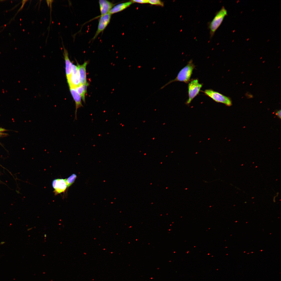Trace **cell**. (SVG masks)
I'll use <instances>...</instances> for the list:
<instances>
[{
  "label": "cell",
  "mask_w": 281,
  "mask_h": 281,
  "mask_svg": "<svg viewBox=\"0 0 281 281\" xmlns=\"http://www.w3.org/2000/svg\"><path fill=\"white\" fill-rule=\"evenodd\" d=\"M195 66L192 60L188 62L187 65L182 68L179 72L175 79L171 80L160 88L162 89L172 82L176 81H180L188 84L190 81L191 76L193 70Z\"/></svg>",
  "instance_id": "cell-1"
},
{
  "label": "cell",
  "mask_w": 281,
  "mask_h": 281,
  "mask_svg": "<svg viewBox=\"0 0 281 281\" xmlns=\"http://www.w3.org/2000/svg\"><path fill=\"white\" fill-rule=\"evenodd\" d=\"M227 11L224 7L216 13L209 24L210 37H213L215 31L222 23L225 17L227 15Z\"/></svg>",
  "instance_id": "cell-2"
},
{
  "label": "cell",
  "mask_w": 281,
  "mask_h": 281,
  "mask_svg": "<svg viewBox=\"0 0 281 281\" xmlns=\"http://www.w3.org/2000/svg\"><path fill=\"white\" fill-rule=\"evenodd\" d=\"M203 84L199 82L198 79H192L188 83V99L186 104L189 105L193 99L199 93Z\"/></svg>",
  "instance_id": "cell-3"
},
{
  "label": "cell",
  "mask_w": 281,
  "mask_h": 281,
  "mask_svg": "<svg viewBox=\"0 0 281 281\" xmlns=\"http://www.w3.org/2000/svg\"><path fill=\"white\" fill-rule=\"evenodd\" d=\"M202 92L216 102L223 104L228 106L232 105V101L229 98L218 92L211 89H206Z\"/></svg>",
  "instance_id": "cell-4"
},
{
  "label": "cell",
  "mask_w": 281,
  "mask_h": 281,
  "mask_svg": "<svg viewBox=\"0 0 281 281\" xmlns=\"http://www.w3.org/2000/svg\"><path fill=\"white\" fill-rule=\"evenodd\" d=\"M69 87L75 88L80 84L77 66L72 64L71 73L67 78Z\"/></svg>",
  "instance_id": "cell-5"
},
{
  "label": "cell",
  "mask_w": 281,
  "mask_h": 281,
  "mask_svg": "<svg viewBox=\"0 0 281 281\" xmlns=\"http://www.w3.org/2000/svg\"><path fill=\"white\" fill-rule=\"evenodd\" d=\"M111 15L109 13L100 16L98 28L92 40H94L98 35L103 31L110 22Z\"/></svg>",
  "instance_id": "cell-6"
},
{
  "label": "cell",
  "mask_w": 281,
  "mask_h": 281,
  "mask_svg": "<svg viewBox=\"0 0 281 281\" xmlns=\"http://www.w3.org/2000/svg\"><path fill=\"white\" fill-rule=\"evenodd\" d=\"M52 185L55 195L65 192L67 188L65 179H54L52 181Z\"/></svg>",
  "instance_id": "cell-7"
},
{
  "label": "cell",
  "mask_w": 281,
  "mask_h": 281,
  "mask_svg": "<svg viewBox=\"0 0 281 281\" xmlns=\"http://www.w3.org/2000/svg\"><path fill=\"white\" fill-rule=\"evenodd\" d=\"M88 63V61H86L82 65H80L77 63L78 74L80 84H88L86 79V67Z\"/></svg>",
  "instance_id": "cell-8"
},
{
  "label": "cell",
  "mask_w": 281,
  "mask_h": 281,
  "mask_svg": "<svg viewBox=\"0 0 281 281\" xmlns=\"http://www.w3.org/2000/svg\"><path fill=\"white\" fill-rule=\"evenodd\" d=\"M99 3L101 14L100 16L109 13L115 5L111 2L106 0H100Z\"/></svg>",
  "instance_id": "cell-9"
},
{
  "label": "cell",
  "mask_w": 281,
  "mask_h": 281,
  "mask_svg": "<svg viewBox=\"0 0 281 281\" xmlns=\"http://www.w3.org/2000/svg\"><path fill=\"white\" fill-rule=\"evenodd\" d=\"M69 88L71 94L75 103V119H76L77 110L78 108L83 106L81 102V98L74 88L71 87Z\"/></svg>",
  "instance_id": "cell-10"
},
{
  "label": "cell",
  "mask_w": 281,
  "mask_h": 281,
  "mask_svg": "<svg viewBox=\"0 0 281 281\" xmlns=\"http://www.w3.org/2000/svg\"><path fill=\"white\" fill-rule=\"evenodd\" d=\"M63 55L65 60V72L66 78L68 77L71 73L72 63L69 57L67 50H66L63 43Z\"/></svg>",
  "instance_id": "cell-11"
},
{
  "label": "cell",
  "mask_w": 281,
  "mask_h": 281,
  "mask_svg": "<svg viewBox=\"0 0 281 281\" xmlns=\"http://www.w3.org/2000/svg\"><path fill=\"white\" fill-rule=\"evenodd\" d=\"M133 3L130 1L117 4L113 7L109 13L112 15L121 11L129 7Z\"/></svg>",
  "instance_id": "cell-12"
},
{
  "label": "cell",
  "mask_w": 281,
  "mask_h": 281,
  "mask_svg": "<svg viewBox=\"0 0 281 281\" xmlns=\"http://www.w3.org/2000/svg\"><path fill=\"white\" fill-rule=\"evenodd\" d=\"M88 85V84H80L78 86L74 88L77 93L81 97L84 103L85 101V94L87 92V86Z\"/></svg>",
  "instance_id": "cell-13"
},
{
  "label": "cell",
  "mask_w": 281,
  "mask_h": 281,
  "mask_svg": "<svg viewBox=\"0 0 281 281\" xmlns=\"http://www.w3.org/2000/svg\"><path fill=\"white\" fill-rule=\"evenodd\" d=\"M77 177L76 175L75 174H73L67 178L65 179L67 188L71 186L74 183Z\"/></svg>",
  "instance_id": "cell-14"
},
{
  "label": "cell",
  "mask_w": 281,
  "mask_h": 281,
  "mask_svg": "<svg viewBox=\"0 0 281 281\" xmlns=\"http://www.w3.org/2000/svg\"><path fill=\"white\" fill-rule=\"evenodd\" d=\"M148 3L152 5H156L163 7L164 6V3L159 0H148Z\"/></svg>",
  "instance_id": "cell-15"
},
{
  "label": "cell",
  "mask_w": 281,
  "mask_h": 281,
  "mask_svg": "<svg viewBox=\"0 0 281 281\" xmlns=\"http://www.w3.org/2000/svg\"><path fill=\"white\" fill-rule=\"evenodd\" d=\"M133 3H139L144 4L148 3V0H132L131 1Z\"/></svg>",
  "instance_id": "cell-16"
},
{
  "label": "cell",
  "mask_w": 281,
  "mask_h": 281,
  "mask_svg": "<svg viewBox=\"0 0 281 281\" xmlns=\"http://www.w3.org/2000/svg\"><path fill=\"white\" fill-rule=\"evenodd\" d=\"M281 110H280L277 111L275 114L280 119H281Z\"/></svg>",
  "instance_id": "cell-17"
},
{
  "label": "cell",
  "mask_w": 281,
  "mask_h": 281,
  "mask_svg": "<svg viewBox=\"0 0 281 281\" xmlns=\"http://www.w3.org/2000/svg\"><path fill=\"white\" fill-rule=\"evenodd\" d=\"M4 130H5L4 129L0 128V136L3 134V133L2 132L4 131Z\"/></svg>",
  "instance_id": "cell-18"
},
{
  "label": "cell",
  "mask_w": 281,
  "mask_h": 281,
  "mask_svg": "<svg viewBox=\"0 0 281 281\" xmlns=\"http://www.w3.org/2000/svg\"><path fill=\"white\" fill-rule=\"evenodd\" d=\"M5 243V241H2L0 242V245H2L4 244Z\"/></svg>",
  "instance_id": "cell-19"
},
{
  "label": "cell",
  "mask_w": 281,
  "mask_h": 281,
  "mask_svg": "<svg viewBox=\"0 0 281 281\" xmlns=\"http://www.w3.org/2000/svg\"><path fill=\"white\" fill-rule=\"evenodd\" d=\"M31 229H32V228H29V229H27V230H28V231H29V230H31Z\"/></svg>",
  "instance_id": "cell-20"
}]
</instances>
